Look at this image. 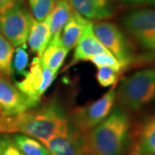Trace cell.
I'll use <instances>...</instances> for the list:
<instances>
[{"mask_svg": "<svg viewBox=\"0 0 155 155\" xmlns=\"http://www.w3.org/2000/svg\"><path fill=\"white\" fill-rule=\"evenodd\" d=\"M70 132L68 118L56 101L35 107L15 116H0V134H20L44 143Z\"/></svg>", "mask_w": 155, "mask_h": 155, "instance_id": "6da1fadb", "label": "cell"}, {"mask_svg": "<svg viewBox=\"0 0 155 155\" xmlns=\"http://www.w3.org/2000/svg\"><path fill=\"white\" fill-rule=\"evenodd\" d=\"M130 130L127 112L121 107L114 109L110 115L97 127L83 134L86 155H122L126 149Z\"/></svg>", "mask_w": 155, "mask_h": 155, "instance_id": "7a4b0ae2", "label": "cell"}, {"mask_svg": "<svg viewBox=\"0 0 155 155\" xmlns=\"http://www.w3.org/2000/svg\"><path fill=\"white\" fill-rule=\"evenodd\" d=\"M122 109L135 111L155 101V69L147 68L122 78L116 91Z\"/></svg>", "mask_w": 155, "mask_h": 155, "instance_id": "3957f363", "label": "cell"}, {"mask_svg": "<svg viewBox=\"0 0 155 155\" xmlns=\"http://www.w3.org/2000/svg\"><path fill=\"white\" fill-rule=\"evenodd\" d=\"M33 17L22 0L0 12V35L14 48L26 44Z\"/></svg>", "mask_w": 155, "mask_h": 155, "instance_id": "277c9868", "label": "cell"}, {"mask_svg": "<svg viewBox=\"0 0 155 155\" xmlns=\"http://www.w3.org/2000/svg\"><path fill=\"white\" fill-rule=\"evenodd\" d=\"M116 101V89L113 87L94 102L76 108L72 114L75 130L84 134L97 127L110 115Z\"/></svg>", "mask_w": 155, "mask_h": 155, "instance_id": "5b68a950", "label": "cell"}, {"mask_svg": "<svg viewBox=\"0 0 155 155\" xmlns=\"http://www.w3.org/2000/svg\"><path fill=\"white\" fill-rule=\"evenodd\" d=\"M93 31L100 42L122 63L124 68L132 63L134 57L131 46L116 24L106 21L98 22L93 24Z\"/></svg>", "mask_w": 155, "mask_h": 155, "instance_id": "8992f818", "label": "cell"}, {"mask_svg": "<svg viewBox=\"0 0 155 155\" xmlns=\"http://www.w3.org/2000/svg\"><path fill=\"white\" fill-rule=\"evenodd\" d=\"M122 25L145 48L155 49V10L139 9L127 13Z\"/></svg>", "mask_w": 155, "mask_h": 155, "instance_id": "52a82bcc", "label": "cell"}, {"mask_svg": "<svg viewBox=\"0 0 155 155\" xmlns=\"http://www.w3.org/2000/svg\"><path fill=\"white\" fill-rule=\"evenodd\" d=\"M39 103L29 98L10 79L0 76V112L2 116H15L24 111L31 110Z\"/></svg>", "mask_w": 155, "mask_h": 155, "instance_id": "ba28073f", "label": "cell"}, {"mask_svg": "<svg viewBox=\"0 0 155 155\" xmlns=\"http://www.w3.org/2000/svg\"><path fill=\"white\" fill-rule=\"evenodd\" d=\"M51 155H86L84 147L83 134L77 130L57 135L42 143Z\"/></svg>", "mask_w": 155, "mask_h": 155, "instance_id": "9c48e42d", "label": "cell"}, {"mask_svg": "<svg viewBox=\"0 0 155 155\" xmlns=\"http://www.w3.org/2000/svg\"><path fill=\"white\" fill-rule=\"evenodd\" d=\"M102 54H110L106 48L97 38L93 31V22H91L80 37L75 46L71 65L77 64L81 61H91L95 56Z\"/></svg>", "mask_w": 155, "mask_h": 155, "instance_id": "30bf717a", "label": "cell"}, {"mask_svg": "<svg viewBox=\"0 0 155 155\" xmlns=\"http://www.w3.org/2000/svg\"><path fill=\"white\" fill-rule=\"evenodd\" d=\"M42 84V62L36 55L31 62L29 69L23 75V78L15 83L17 88L29 98L39 103L41 98V87Z\"/></svg>", "mask_w": 155, "mask_h": 155, "instance_id": "8fae6325", "label": "cell"}, {"mask_svg": "<svg viewBox=\"0 0 155 155\" xmlns=\"http://www.w3.org/2000/svg\"><path fill=\"white\" fill-rule=\"evenodd\" d=\"M72 10L89 20H104L113 16L111 0H68Z\"/></svg>", "mask_w": 155, "mask_h": 155, "instance_id": "7c38bea8", "label": "cell"}, {"mask_svg": "<svg viewBox=\"0 0 155 155\" xmlns=\"http://www.w3.org/2000/svg\"><path fill=\"white\" fill-rule=\"evenodd\" d=\"M91 22V20L84 17L75 11H72V15L65 25L63 33L61 35V41L68 51L75 48L85 28Z\"/></svg>", "mask_w": 155, "mask_h": 155, "instance_id": "4fadbf2b", "label": "cell"}, {"mask_svg": "<svg viewBox=\"0 0 155 155\" xmlns=\"http://www.w3.org/2000/svg\"><path fill=\"white\" fill-rule=\"evenodd\" d=\"M50 40L51 32L48 19L38 21L33 17L27 40L31 51L41 57Z\"/></svg>", "mask_w": 155, "mask_h": 155, "instance_id": "5bb4252c", "label": "cell"}, {"mask_svg": "<svg viewBox=\"0 0 155 155\" xmlns=\"http://www.w3.org/2000/svg\"><path fill=\"white\" fill-rule=\"evenodd\" d=\"M68 52L69 51L64 47L61 41V35L52 37L41 57V61L46 67L57 74L62 67Z\"/></svg>", "mask_w": 155, "mask_h": 155, "instance_id": "9a60e30c", "label": "cell"}, {"mask_svg": "<svg viewBox=\"0 0 155 155\" xmlns=\"http://www.w3.org/2000/svg\"><path fill=\"white\" fill-rule=\"evenodd\" d=\"M68 0H56V3L47 19L49 23L51 38L61 35V32L72 13Z\"/></svg>", "mask_w": 155, "mask_h": 155, "instance_id": "2e32d148", "label": "cell"}, {"mask_svg": "<svg viewBox=\"0 0 155 155\" xmlns=\"http://www.w3.org/2000/svg\"><path fill=\"white\" fill-rule=\"evenodd\" d=\"M134 145L143 155L155 154V116L140 127Z\"/></svg>", "mask_w": 155, "mask_h": 155, "instance_id": "e0dca14e", "label": "cell"}, {"mask_svg": "<svg viewBox=\"0 0 155 155\" xmlns=\"http://www.w3.org/2000/svg\"><path fill=\"white\" fill-rule=\"evenodd\" d=\"M12 140L24 155H51L44 145L33 137L16 134Z\"/></svg>", "mask_w": 155, "mask_h": 155, "instance_id": "ac0fdd59", "label": "cell"}, {"mask_svg": "<svg viewBox=\"0 0 155 155\" xmlns=\"http://www.w3.org/2000/svg\"><path fill=\"white\" fill-rule=\"evenodd\" d=\"M14 47L0 35V76L10 79L12 73V58L14 54Z\"/></svg>", "mask_w": 155, "mask_h": 155, "instance_id": "d6986e66", "label": "cell"}, {"mask_svg": "<svg viewBox=\"0 0 155 155\" xmlns=\"http://www.w3.org/2000/svg\"><path fill=\"white\" fill-rule=\"evenodd\" d=\"M28 2L32 17L38 21H43L53 10L56 0H28Z\"/></svg>", "mask_w": 155, "mask_h": 155, "instance_id": "ffe728a7", "label": "cell"}, {"mask_svg": "<svg viewBox=\"0 0 155 155\" xmlns=\"http://www.w3.org/2000/svg\"><path fill=\"white\" fill-rule=\"evenodd\" d=\"M14 58H12V71L24 75L27 71V67L28 66V54L26 50V44L22 45L20 47H17V49L14 52Z\"/></svg>", "mask_w": 155, "mask_h": 155, "instance_id": "44dd1931", "label": "cell"}, {"mask_svg": "<svg viewBox=\"0 0 155 155\" xmlns=\"http://www.w3.org/2000/svg\"><path fill=\"white\" fill-rule=\"evenodd\" d=\"M119 73L120 72H117L112 67L102 66V67H97L96 78L100 86L109 87L116 84Z\"/></svg>", "mask_w": 155, "mask_h": 155, "instance_id": "7402d4cb", "label": "cell"}, {"mask_svg": "<svg viewBox=\"0 0 155 155\" xmlns=\"http://www.w3.org/2000/svg\"><path fill=\"white\" fill-rule=\"evenodd\" d=\"M90 61L97 67L107 66L114 68L119 72H121L124 69V67L122 66V63L111 54H102L99 55L95 56Z\"/></svg>", "mask_w": 155, "mask_h": 155, "instance_id": "603a6c76", "label": "cell"}, {"mask_svg": "<svg viewBox=\"0 0 155 155\" xmlns=\"http://www.w3.org/2000/svg\"><path fill=\"white\" fill-rule=\"evenodd\" d=\"M56 75H57L56 73H54L51 69L46 67L42 63V84L41 87V96L44 94L47 91V90L52 85Z\"/></svg>", "mask_w": 155, "mask_h": 155, "instance_id": "cb8c5ba5", "label": "cell"}, {"mask_svg": "<svg viewBox=\"0 0 155 155\" xmlns=\"http://www.w3.org/2000/svg\"><path fill=\"white\" fill-rule=\"evenodd\" d=\"M3 140H4V146H3L2 155H24L13 142L12 139L5 138Z\"/></svg>", "mask_w": 155, "mask_h": 155, "instance_id": "d4e9b609", "label": "cell"}, {"mask_svg": "<svg viewBox=\"0 0 155 155\" xmlns=\"http://www.w3.org/2000/svg\"><path fill=\"white\" fill-rule=\"evenodd\" d=\"M124 2L131 5H148L155 7V0H124Z\"/></svg>", "mask_w": 155, "mask_h": 155, "instance_id": "484cf974", "label": "cell"}, {"mask_svg": "<svg viewBox=\"0 0 155 155\" xmlns=\"http://www.w3.org/2000/svg\"><path fill=\"white\" fill-rule=\"evenodd\" d=\"M17 0H0V12L13 5Z\"/></svg>", "mask_w": 155, "mask_h": 155, "instance_id": "4316f807", "label": "cell"}, {"mask_svg": "<svg viewBox=\"0 0 155 155\" xmlns=\"http://www.w3.org/2000/svg\"><path fill=\"white\" fill-rule=\"evenodd\" d=\"M127 155H143V154H142L141 153H140V152H139V150L136 148V147L133 144V146H132L131 149L129 150V152H128Z\"/></svg>", "mask_w": 155, "mask_h": 155, "instance_id": "83f0119b", "label": "cell"}, {"mask_svg": "<svg viewBox=\"0 0 155 155\" xmlns=\"http://www.w3.org/2000/svg\"><path fill=\"white\" fill-rule=\"evenodd\" d=\"M3 146H4V140L0 139V155L3 153Z\"/></svg>", "mask_w": 155, "mask_h": 155, "instance_id": "f1b7e54d", "label": "cell"}, {"mask_svg": "<svg viewBox=\"0 0 155 155\" xmlns=\"http://www.w3.org/2000/svg\"><path fill=\"white\" fill-rule=\"evenodd\" d=\"M0 116H1V112H0Z\"/></svg>", "mask_w": 155, "mask_h": 155, "instance_id": "f546056e", "label": "cell"}, {"mask_svg": "<svg viewBox=\"0 0 155 155\" xmlns=\"http://www.w3.org/2000/svg\"><path fill=\"white\" fill-rule=\"evenodd\" d=\"M153 51H154V52H155V49H154V50H153Z\"/></svg>", "mask_w": 155, "mask_h": 155, "instance_id": "4dcf8cb0", "label": "cell"}, {"mask_svg": "<svg viewBox=\"0 0 155 155\" xmlns=\"http://www.w3.org/2000/svg\"><path fill=\"white\" fill-rule=\"evenodd\" d=\"M154 155H155V154H154Z\"/></svg>", "mask_w": 155, "mask_h": 155, "instance_id": "1f68e13d", "label": "cell"}]
</instances>
